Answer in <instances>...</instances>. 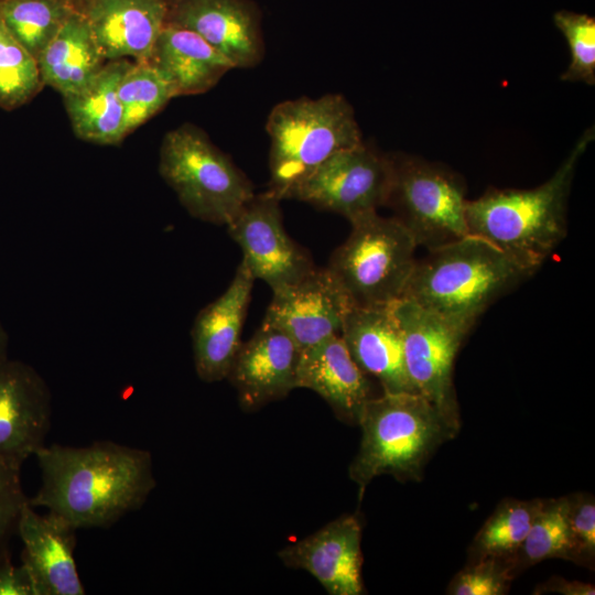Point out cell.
<instances>
[{"instance_id":"18","label":"cell","mask_w":595,"mask_h":595,"mask_svg":"<svg viewBox=\"0 0 595 595\" xmlns=\"http://www.w3.org/2000/svg\"><path fill=\"white\" fill-rule=\"evenodd\" d=\"M76 529L60 516L37 513L28 502L17 528L23 550L21 563L29 571L37 595H84L74 551Z\"/></svg>"},{"instance_id":"20","label":"cell","mask_w":595,"mask_h":595,"mask_svg":"<svg viewBox=\"0 0 595 595\" xmlns=\"http://www.w3.org/2000/svg\"><path fill=\"white\" fill-rule=\"evenodd\" d=\"M296 388L316 392L348 424H358L366 402L372 397L367 375L353 359L340 334L301 350Z\"/></svg>"},{"instance_id":"6","label":"cell","mask_w":595,"mask_h":595,"mask_svg":"<svg viewBox=\"0 0 595 595\" xmlns=\"http://www.w3.org/2000/svg\"><path fill=\"white\" fill-rule=\"evenodd\" d=\"M159 173L194 218L227 226L253 195V186L232 160L192 123L166 132Z\"/></svg>"},{"instance_id":"15","label":"cell","mask_w":595,"mask_h":595,"mask_svg":"<svg viewBox=\"0 0 595 595\" xmlns=\"http://www.w3.org/2000/svg\"><path fill=\"white\" fill-rule=\"evenodd\" d=\"M361 534L360 519L345 515L284 547L278 555L285 566L309 572L331 595H361Z\"/></svg>"},{"instance_id":"33","label":"cell","mask_w":595,"mask_h":595,"mask_svg":"<svg viewBox=\"0 0 595 595\" xmlns=\"http://www.w3.org/2000/svg\"><path fill=\"white\" fill-rule=\"evenodd\" d=\"M567 521L576 562L593 563L595 556V504L591 495L566 497Z\"/></svg>"},{"instance_id":"17","label":"cell","mask_w":595,"mask_h":595,"mask_svg":"<svg viewBox=\"0 0 595 595\" xmlns=\"http://www.w3.org/2000/svg\"><path fill=\"white\" fill-rule=\"evenodd\" d=\"M256 279L241 261L228 288L196 315L191 331L194 366L205 382L227 378L241 346V329Z\"/></svg>"},{"instance_id":"32","label":"cell","mask_w":595,"mask_h":595,"mask_svg":"<svg viewBox=\"0 0 595 595\" xmlns=\"http://www.w3.org/2000/svg\"><path fill=\"white\" fill-rule=\"evenodd\" d=\"M21 483V467L0 459V553L17 532L20 516L28 505Z\"/></svg>"},{"instance_id":"36","label":"cell","mask_w":595,"mask_h":595,"mask_svg":"<svg viewBox=\"0 0 595 595\" xmlns=\"http://www.w3.org/2000/svg\"><path fill=\"white\" fill-rule=\"evenodd\" d=\"M9 335L0 322V364L8 359Z\"/></svg>"},{"instance_id":"26","label":"cell","mask_w":595,"mask_h":595,"mask_svg":"<svg viewBox=\"0 0 595 595\" xmlns=\"http://www.w3.org/2000/svg\"><path fill=\"white\" fill-rule=\"evenodd\" d=\"M540 505L541 499L530 501L511 499L501 502L475 536L469 548L470 561L496 558L508 561L513 566V559L530 530Z\"/></svg>"},{"instance_id":"39","label":"cell","mask_w":595,"mask_h":595,"mask_svg":"<svg viewBox=\"0 0 595 595\" xmlns=\"http://www.w3.org/2000/svg\"><path fill=\"white\" fill-rule=\"evenodd\" d=\"M167 1H170V0H167Z\"/></svg>"},{"instance_id":"3","label":"cell","mask_w":595,"mask_h":595,"mask_svg":"<svg viewBox=\"0 0 595 595\" xmlns=\"http://www.w3.org/2000/svg\"><path fill=\"white\" fill-rule=\"evenodd\" d=\"M534 272L487 240L468 234L428 249L416 259L402 298L469 333L497 299Z\"/></svg>"},{"instance_id":"31","label":"cell","mask_w":595,"mask_h":595,"mask_svg":"<svg viewBox=\"0 0 595 595\" xmlns=\"http://www.w3.org/2000/svg\"><path fill=\"white\" fill-rule=\"evenodd\" d=\"M513 574V566L508 561L496 558L475 560L456 574L448 585L447 594L504 595Z\"/></svg>"},{"instance_id":"37","label":"cell","mask_w":595,"mask_h":595,"mask_svg":"<svg viewBox=\"0 0 595 595\" xmlns=\"http://www.w3.org/2000/svg\"><path fill=\"white\" fill-rule=\"evenodd\" d=\"M68 1L76 11L82 12L94 0H68Z\"/></svg>"},{"instance_id":"27","label":"cell","mask_w":595,"mask_h":595,"mask_svg":"<svg viewBox=\"0 0 595 595\" xmlns=\"http://www.w3.org/2000/svg\"><path fill=\"white\" fill-rule=\"evenodd\" d=\"M553 558L576 562L566 497L541 500L530 530L513 559L515 573L522 566Z\"/></svg>"},{"instance_id":"35","label":"cell","mask_w":595,"mask_h":595,"mask_svg":"<svg viewBox=\"0 0 595 595\" xmlns=\"http://www.w3.org/2000/svg\"><path fill=\"white\" fill-rule=\"evenodd\" d=\"M537 594L560 593L563 595H594L593 585L580 581H566L560 577H553L537 588Z\"/></svg>"},{"instance_id":"8","label":"cell","mask_w":595,"mask_h":595,"mask_svg":"<svg viewBox=\"0 0 595 595\" xmlns=\"http://www.w3.org/2000/svg\"><path fill=\"white\" fill-rule=\"evenodd\" d=\"M391 185L386 206L418 247L432 249L468 235L466 185L451 169L422 158L390 154Z\"/></svg>"},{"instance_id":"14","label":"cell","mask_w":595,"mask_h":595,"mask_svg":"<svg viewBox=\"0 0 595 595\" xmlns=\"http://www.w3.org/2000/svg\"><path fill=\"white\" fill-rule=\"evenodd\" d=\"M166 23L186 28L219 51L235 68L264 56L262 15L252 0H170Z\"/></svg>"},{"instance_id":"16","label":"cell","mask_w":595,"mask_h":595,"mask_svg":"<svg viewBox=\"0 0 595 595\" xmlns=\"http://www.w3.org/2000/svg\"><path fill=\"white\" fill-rule=\"evenodd\" d=\"M300 353L289 335L262 322L253 336L241 344L227 376L241 408L258 410L295 389Z\"/></svg>"},{"instance_id":"21","label":"cell","mask_w":595,"mask_h":595,"mask_svg":"<svg viewBox=\"0 0 595 595\" xmlns=\"http://www.w3.org/2000/svg\"><path fill=\"white\" fill-rule=\"evenodd\" d=\"M167 0H94L80 13L108 61H149L166 24Z\"/></svg>"},{"instance_id":"1","label":"cell","mask_w":595,"mask_h":595,"mask_svg":"<svg viewBox=\"0 0 595 595\" xmlns=\"http://www.w3.org/2000/svg\"><path fill=\"white\" fill-rule=\"evenodd\" d=\"M34 456L41 486L30 506L45 508L76 530L113 524L140 509L156 485L149 451L111 441L45 444Z\"/></svg>"},{"instance_id":"2","label":"cell","mask_w":595,"mask_h":595,"mask_svg":"<svg viewBox=\"0 0 595 595\" xmlns=\"http://www.w3.org/2000/svg\"><path fill=\"white\" fill-rule=\"evenodd\" d=\"M594 140L586 129L555 173L527 190L488 188L466 202L468 234L538 271L567 232V199L578 159Z\"/></svg>"},{"instance_id":"22","label":"cell","mask_w":595,"mask_h":595,"mask_svg":"<svg viewBox=\"0 0 595 595\" xmlns=\"http://www.w3.org/2000/svg\"><path fill=\"white\" fill-rule=\"evenodd\" d=\"M149 62L165 76L175 97L206 93L235 68L197 33L172 23L162 29Z\"/></svg>"},{"instance_id":"9","label":"cell","mask_w":595,"mask_h":595,"mask_svg":"<svg viewBox=\"0 0 595 595\" xmlns=\"http://www.w3.org/2000/svg\"><path fill=\"white\" fill-rule=\"evenodd\" d=\"M391 306L412 386L459 429L453 367L468 332L409 299L402 298Z\"/></svg>"},{"instance_id":"28","label":"cell","mask_w":595,"mask_h":595,"mask_svg":"<svg viewBox=\"0 0 595 595\" xmlns=\"http://www.w3.org/2000/svg\"><path fill=\"white\" fill-rule=\"evenodd\" d=\"M118 95L126 136L152 118L175 97L169 80L149 61H136L131 64L120 80Z\"/></svg>"},{"instance_id":"7","label":"cell","mask_w":595,"mask_h":595,"mask_svg":"<svg viewBox=\"0 0 595 595\" xmlns=\"http://www.w3.org/2000/svg\"><path fill=\"white\" fill-rule=\"evenodd\" d=\"M347 239L328 270L355 306H383L402 299L416 262L414 239L394 217L377 212L350 221Z\"/></svg>"},{"instance_id":"11","label":"cell","mask_w":595,"mask_h":595,"mask_svg":"<svg viewBox=\"0 0 595 595\" xmlns=\"http://www.w3.org/2000/svg\"><path fill=\"white\" fill-rule=\"evenodd\" d=\"M280 199L269 192L253 195L226 226L242 251V262L272 292L298 282L316 266L285 231Z\"/></svg>"},{"instance_id":"19","label":"cell","mask_w":595,"mask_h":595,"mask_svg":"<svg viewBox=\"0 0 595 595\" xmlns=\"http://www.w3.org/2000/svg\"><path fill=\"white\" fill-rule=\"evenodd\" d=\"M339 334L358 367L377 378L383 392H416L405 369L402 335L391 304L353 305Z\"/></svg>"},{"instance_id":"29","label":"cell","mask_w":595,"mask_h":595,"mask_svg":"<svg viewBox=\"0 0 595 595\" xmlns=\"http://www.w3.org/2000/svg\"><path fill=\"white\" fill-rule=\"evenodd\" d=\"M43 85L37 61L2 28L0 33V106L11 110L29 101Z\"/></svg>"},{"instance_id":"25","label":"cell","mask_w":595,"mask_h":595,"mask_svg":"<svg viewBox=\"0 0 595 595\" xmlns=\"http://www.w3.org/2000/svg\"><path fill=\"white\" fill-rule=\"evenodd\" d=\"M74 11L68 0H0L2 28L35 58Z\"/></svg>"},{"instance_id":"24","label":"cell","mask_w":595,"mask_h":595,"mask_svg":"<svg viewBox=\"0 0 595 595\" xmlns=\"http://www.w3.org/2000/svg\"><path fill=\"white\" fill-rule=\"evenodd\" d=\"M36 61L42 83L65 97L89 82L106 60L86 18L75 10Z\"/></svg>"},{"instance_id":"5","label":"cell","mask_w":595,"mask_h":595,"mask_svg":"<svg viewBox=\"0 0 595 595\" xmlns=\"http://www.w3.org/2000/svg\"><path fill=\"white\" fill-rule=\"evenodd\" d=\"M269 188L280 201L335 153L363 142L349 101L342 94L300 97L277 104L268 115Z\"/></svg>"},{"instance_id":"4","label":"cell","mask_w":595,"mask_h":595,"mask_svg":"<svg viewBox=\"0 0 595 595\" xmlns=\"http://www.w3.org/2000/svg\"><path fill=\"white\" fill-rule=\"evenodd\" d=\"M358 424L361 440L349 466V478L361 499L380 475L418 479L432 453L458 428L425 397L416 392H383L365 404Z\"/></svg>"},{"instance_id":"23","label":"cell","mask_w":595,"mask_h":595,"mask_svg":"<svg viewBox=\"0 0 595 595\" xmlns=\"http://www.w3.org/2000/svg\"><path fill=\"white\" fill-rule=\"evenodd\" d=\"M132 62L110 61L77 91L64 98L75 134L84 141L118 144L126 137L118 87Z\"/></svg>"},{"instance_id":"10","label":"cell","mask_w":595,"mask_h":595,"mask_svg":"<svg viewBox=\"0 0 595 595\" xmlns=\"http://www.w3.org/2000/svg\"><path fill=\"white\" fill-rule=\"evenodd\" d=\"M392 176L390 154L368 142L342 150L289 196L353 221L386 206Z\"/></svg>"},{"instance_id":"30","label":"cell","mask_w":595,"mask_h":595,"mask_svg":"<svg viewBox=\"0 0 595 595\" xmlns=\"http://www.w3.org/2000/svg\"><path fill=\"white\" fill-rule=\"evenodd\" d=\"M555 26L565 37L571 61L561 79L564 82L595 84V19L588 14L558 11Z\"/></svg>"},{"instance_id":"34","label":"cell","mask_w":595,"mask_h":595,"mask_svg":"<svg viewBox=\"0 0 595 595\" xmlns=\"http://www.w3.org/2000/svg\"><path fill=\"white\" fill-rule=\"evenodd\" d=\"M0 595H37L29 571L12 563L9 549L0 553Z\"/></svg>"},{"instance_id":"13","label":"cell","mask_w":595,"mask_h":595,"mask_svg":"<svg viewBox=\"0 0 595 595\" xmlns=\"http://www.w3.org/2000/svg\"><path fill=\"white\" fill-rule=\"evenodd\" d=\"M351 306L328 268L315 267L298 282L272 292L262 322L283 331L303 350L339 334Z\"/></svg>"},{"instance_id":"12","label":"cell","mask_w":595,"mask_h":595,"mask_svg":"<svg viewBox=\"0 0 595 595\" xmlns=\"http://www.w3.org/2000/svg\"><path fill=\"white\" fill-rule=\"evenodd\" d=\"M52 396L31 365L6 359L0 364V459L22 466L45 445Z\"/></svg>"},{"instance_id":"38","label":"cell","mask_w":595,"mask_h":595,"mask_svg":"<svg viewBox=\"0 0 595 595\" xmlns=\"http://www.w3.org/2000/svg\"><path fill=\"white\" fill-rule=\"evenodd\" d=\"M1 31H2V25H1V22H0V33H1Z\"/></svg>"}]
</instances>
